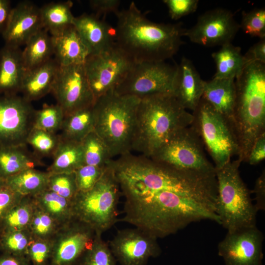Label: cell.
I'll use <instances>...</instances> for the list:
<instances>
[{"label": "cell", "mask_w": 265, "mask_h": 265, "mask_svg": "<svg viewBox=\"0 0 265 265\" xmlns=\"http://www.w3.org/2000/svg\"><path fill=\"white\" fill-rule=\"evenodd\" d=\"M60 136L59 143L53 156V161L47 171L50 173L74 172L83 164L81 142Z\"/></svg>", "instance_id": "26"}, {"label": "cell", "mask_w": 265, "mask_h": 265, "mask_svg": "<svg viewBox=\"0 0 265 265\" xmlns=\"http://www.w3.org/2000/svg\"><path fill=\"white\" fill-rule=\"evenodd\" d=\"M265 158V133L261 134L254 143L250 151L247 162L256 165Z\"/></svg>", "instance_id": "48"}, {"label": "cell", "mask_w": 265, "mask_h": 265, "mask_svg": "<svg viewBox=\"0 0 265 265\" xmlns=\"http://www.w3.org/2000/svg\"><path fill=\"white\" fill-rule=\"evenodd\" d=\"M106 167L83 164L77 169L75 173L78 191L90 189L99 180Z\"/></svg>", "instance_id": "43"}, {"label": "cell", "mask_w": 265, "mask_h": 265, "mask_svg": "<svg viewBox=\"0 0 265 265\" xmlns=\"http://www.w3.org/2000/svg\"><path fill=\"white\" fill-rule=\"evenodd\" d=\"M52 250V239L33 238L28 246L26 256L32 265H48L50 263Z\"/></svg>", "instance_id": "42"}, {"label": "cell", "mask_w": 265, "mask_h": 265, "mask_svg": "<svg viewBox=\"0 0 265 265\" xmlns=\"http://www.w3.org/2000/svg\"><path fill=\"white\" fill-rule=\"evenodd\" d=\"M42 29L40 8L31 2L24 1L12 8L1 34L5 45L20 48Z\"/></svg>", "instance_id": "18"}, {"label": "cell", "mask_w": 265, "mask_h": 265, "mask_svg": "<svg viewBox=\"0 0 265 265\" xmlns=\"http://www.w3.org/2000/svg\"><path fill=\"white\" fill-rule=\"evenodd\" d=\"M191 126L206 147L214 163L219 168L238 155L239 147L232 122L217 112L202 97L192 113Z\"/></svg>", "instance_id": "8"}, {"label": "cell", "mask_w": 265, "mask_h": 265, "mask_svg": "<svg viewBox=\"0 0 265 265\" xmlns=\"http://www.w3.org/2000/svg\"><path fill=\"white\" fill-rule=\"evenodd\" d=\"M212 56L216 65V72L213 78L235 79L241 73L245 63L239 47L231 43L221 47L213 53Z\"/></svg>", "instance_id": "29"}, {"label": "cell", "mask_w": 265, "mask_h": 265, "mask_svg": "<svg viewBox=\"0 0 265 265\" xmlns=\"http://www.w3.org/2000/svg\"><path fill=\"white\" fill-rule=\"evenodd\" d=\"M65 113L57 104H44L41 109L35 111L33 127L56 133L60 130Z\"/></svg>", "instance_id": "35"}, {"label": "cell", "mask_w": 265, "mask_h": 265, "mask_svg": "<svg viewBox=\"0 0 265 265\" xmlns=\"http://www.w3.org/2000/svg\"><path fill=\"white\" fill-rule=\"evenodd\" d=\"M202 98L233 124L236 100L235 79L213 78L205 81Z\"/></svg>", "instance_id": "24"}, {"label": "cell", "mask_w": 265, "mask_h": 265, "mask_svg": "<svg viewBox=\"0 0 265 265\" xmlns=\"http://www.w3.org/2000/svg\"><path fill=\"white\" fill-rule=\"evenodd\" d=\"M51 93L65 116L95 103L83 64L59 66Z\"/></svg>", "instance_id": "13"}, {"label": "cell", "mask_w": 265, "mask_h": 265, "mask_svg": "<svg viewBox=\"0 0 265 265\" xmlns=\"http://www.w3.org/2000/svg\"><path fill=\"white\" fill-rule=\"evenodd\" d=\"M94 104L77 110L65 116L60 135L77 142L94 131Z\"/></svg>", "instance_id": "27"}, {"label": "cell", "mask_w": 265, "mask_h": 265, "mask_svg": "<svg viewBox=\"0 0 265 265\" xmlns=\"http://www.w3.org/2000/svg\"><path fill=\"white\" fill-rule=\"evenodd\" d=\"M59 65L54 59L26 70L21 86L22 96L28 101L39 100L52 91Z\"/></svg>", "instance_id": "22"}, {"label": "cell", "mask_w": 265, "mask_h": 265, "mask_svg": "<svg viewBox=\"0 0 265 265\" xmlns=\"http://www.w3.org/2000/svg\"><path fill=\"white\" fill-rule=\"evenodd\" d=\"M62 226L36 206L29 230L34 238L52 239Z\"/></svg>", "instance_id": "39"}, {"label": "cell", "mask_w": 265, "mask_h": 265, "mask_svg": "<svg viewBox=\"0 0 265 265\" xmlns=\"http://www.w3.org/2000/svg\"><path fill=\"white\" fill-rule=\"evenodd\" d=\"M245 66L253 62L265 64V38L261 39L243 55Z\"/></svg>", "instance_id": "47"}, {"label": "cell", "mask_w": 265, "mask_h": 265, "mask_svg": "<svg viewBox=\"0 0 265 265\" xmlns=\"http://www.w3.org/2000/svg\"><path fill=\"white\" fill-rule=\"evenodd\" d=\"M51 265L50 264H49V265Z\"/></svg>", "instance_id": "54"}, {"label": "cell", "mask_w": 265, "mask_h": 265, "mask_svg": "<svg viewBox=\"0 0 265 265\" xmlns=\"http://www.w3.org/2000/svg\"><path fill=\"white\" fill-rule=\"evenodd\" d=\"M79 265V264H78V262L75 264H73V265Z\"/></svg>", "instance_id": "52"}, {"label": "cell", "mask_w": 265, "mask_h": 265, "mask_svg": "<svg viewBox=\"0 0 265 265\" xmlns=\"http://www.w3.org/2000/svg\"><path fill=\"white\" fill-rule=\"evenodd\" d=\"M102 234L96 232L92 245L79 260V265H116V261L108 244L103 239Z\"/></svg>", "instance_id": "36"}, {"label": "cell", "mask_w": 265, "mask_h": 265, "mask_svg": "<svg viewBox=\"0 0 265 265\" xmlns=\"http://www.w3.org/2000/svg\"><path fill=\"white\" fill-rule=\"evenodd\" d=\"M36 208L31 196H23L0 222L1 233L29 229Z\"/></svg>", "instance_id": "33"}, {"label": "cell", "mask_w": 265, "mask_h": 265, "mask_svg": "<svg viewBox=\"0 0 265 265\" xmlns=\"http://www.w3.org/2000/svg\"><path fill=\"white\" fill-rule=\"evenodd\" d=\"M204 84L192 62L183 57L177 65L173 94L184 108L195 110L202 97Z\"/></svg>", "instance_id": "20"}, {"label": "cell", "mask_w": 265, "mask_h": 265, "mask_svg": "<svg viewBox=\"0 0 265 265\" xmlns=\"http://www.w3.org/2000/svg\"><path fill=\"white\" fill-rule=\"evenodd\" d=\"M193 116L173 94H160L140 99L132 150L153 156L176 133L192 124Z\"/></svg>", "instance_id": "3"}, {"label": "cell", "mask_w": 265, "mask_h": 265, "mask_svg": "<svg viewBox=\"0 0 265 265\" xmlns=\"http://www.w3.org/2000/svg\"><path fill=\"white\" fill-rule=\"evenodd\" d=\"M96 232L87 224L73 219L62 225L52 239L51 265L78 263L92 244Z\"/></svg>", "instance_id": "17"}, {"label": "cell", "mask_w": 265, "mask_h": 265, "mask_svg": "<svg viewBox=\"0 0 265 265\" xmlns=\"http://www.w3.org/2000/svg\"><path fill=\"white\" fill-rule=\"evenodd\" d=\"M0 235H1V232H0Z\"/></svg>", "instance_id": "53"}, {"label": "cell", "mask_w": 265, "mask_h": 265, "mask_svg": "<svg viewBox=\"0 0 265 265\" xmlns=\"http://www.w3.org/2000/svg\"><path fill=\"white\" fill-rule=\"evenodd\" d=\"M35 110L17 94L0 96V145H26Z\"/></svg>", "instance_id": "12"}, {"label": "cell", "mask_w": 265, "mask_h": 265, "mask_svg": "<svg viewBox=\"0 0 265 265\" xmlns=\"http://www.w3.org/2000/svg\"><path fill=\"white\" fill-rule=\"evenodd\" d=\"M36 206L63 225L73 219L72 200L60 196L48 188L31 196Z\"/></svg>", "instance_id": "31"}, {"label": "cell", "mask_w": 265, "mask_h": 265, "mask_svg": "<svg viewBox=\"0 0 265 265\" xmlns=\"http://www.w3.org/2000/svg\"><path fill=\"white\" fill-rule=\"evenodd\" d=\"M33 238L29 229L1 233L0 248L4 253L26 256L28 246Z\"/></svg>", "instance_id": "38"}, {"label": "cell", "mask_w": 265, "mask_h": 265, "mask_svg": "<svg viewBox=\"0 0 265 265\" xmlns=\"http://www.w3.org/2000/svg\"><path fill=\"white\" fill-rule=\"evenodd\" d=\"M83 152V164L105 167L113 159L102 140L94 131L81 141Z\"/></svg>", "instance_id": "34"}, {"label": "cell", "mask_w": 265, "mask_h": 265, "mask_svg": "<svg viewBox=\"0 0 265 265\" xmlns=\"http://www.w3.org/2000/svg\"><path fill=\"white\" fill-rule=\"evenodd\" d=\"M243 31L251 36L265 38V10L255 9L248 12H243L239 25Z\"/></svg>", "instance_id": "41"}, {"label": "cell", "mask_w": 265, "mask_h": 265, "mask_svg": "<svg viewBox=\"0 0 265 265\" xmlns=\"http://www.w3.org/2000/svg\"><path fill=\"white\" fill-rule=\"evenodd\" d=\"M23 197L10 186L5 180L0 179V223Z\"/></svg>", "instance_id": "44"}, {"label": "cell", "mask_w": 265, "mask_h": 265, "mask_svg": "<svg viewBox=\"0 0 265 265\" xmlns=\"http://www.w3.org/2000/svg\"><path fill=\"white\" fill-rule=\"evenodd\" d=\"M241 161L232 160L215 168L217 184L216 212L220 224L231 232L256 226L257 211L239 171Z\"/></svg>", "instance_id": "6"}, {"label": "cell", "mask_w": 265, "mask_h": 265, "mask_svg": "<svg viewBox=\"0 0 265 265\" xmlns=\"http://www.w3.org/2000/svg\"><path fill=\"white\" fill-rule=\"evenodd\" d=\"M203 145L190 126L176 133L150 158L177 169L215 174V167L206 157Z\"/></svg>", "instance_id": "9"}, {"label": "cell", "mask_w": 265, "mask_h": 265, "mask_svg": "<svg viewBox=\"0 0 265 265\" xmlns=\"http://www.w3.org/2000/svg\"><path fill=\"white\" fill-rule=\"evenodd\" d=\"M140 99L111 91L94 104V132L102 140L112 159L131 153L137 107Z\"/></svg>", "instance_id": "5"}, {"label": "cell", "mask_w": 265, "mask_h": 265, "mask_svg": "<svg viewBox=\"0 0 265 265\" xmlns=\"http://www.w3.org/2000/svg\"><path fill=\"white\" fill-rule=\"evenodd\" d=\"M253 192L255 194L256 203L255 207L257 212L265 209V171H263L261 175L255 181Z\"/></svg>", "instance_id": "49"}, {"label": "cell", "mask_w": 265, "mask_h": 265, "mask_svg": "<svg viewBox=\"0 0 265 265\" xmlns=\"http://www.w3.org/2000/svg\"><path fill=\"white\" fill-rule=\"evenodd\" d=\"M76 28L90 54H96L111 48L116 43L115 30L95 14L86 13L75 17Z\"/></svg>", "instance_id": "19"}, {"label": "cell", "mask_w": 265, "mask_h": 265, "mask_svg": "<svg viewBox=\"0 0 265 265\" xmlns=\"http://www.w3.org/2000/svg\"><path fill=\"white\" fill-rule=\"evenodd\" d=\"M20 48L7 45L0 50V95L20 92L25 72Z\"/></svg>", "instance_id": "23"}, {"label": "cell", "mask_w": 265, "mask_h": 265, "mask_svg": "<svg viewBox=\"0 0 265 265\" xmlns=\"http://www.w3.org/2000/svg\"><path fill=\"white\" fill-rule=\"evenodd\" d=\"M116 15V43L135 63L165 61L173 57L183 43L182 37L186 29L181 23L153 22L133 1Z\"/></svg>", "instance_id": "2"}, {"label": "cell", "mask_w": 265, "mask_h": 265, "mask_svg": "<svg viewBox=\"0 0 265 265\" xmlns=\"http://www.w3.org/2000/svg\"><path fill=\"white\" fill-rule=\"evenodd\" d=\"M134 63L116 43L105 52L90 54L83 67L95 102L113 91Z\"/></svg>", "instance_id": "11"}, {"label": "cell", "mask_w": 265, "mask_h": 265, "mask_svg": "<svg viewBox=\"0 0 265 265\" xmlns=\"http://www.w3.org/2000/svg\"><path fill=\"white\" fill-rule=\"evenodd\" d=\"M51 37L54 59L59 66L82 64L90 54L88 48L73 25Z\"/></svg>", "instance_id": "21"}, {"label": "cell", "mask_w": 265, "mask_h": 265, "mask_svg": "<svg viewBox=\"0 0 265 265\" xmlns=\"http://www.w3.org/2000/svg\"><path fill=\"white\" fill-rule=\"evenodd\" d=\"M53 55L52 37L44 29L33 35L25 44L22 55L25 70L37 67Z\"/></svg>", "instance_id": "30"}, {"label": "cell", "mask_w": 265, "mask_h": 265, "mask_svg": "<svg viewBox=\"0 0 265 265\" xmlns=\"http://www.w3.org/2000/svg\"><path fill=\"white\" fill-rule=\"evenodd\" d=\"M171 18L177 20L182 17L193 13L197 9L198 0H164Z\"/></svg>", "instance_id": "45"}, {"label": "cell", "mask_w": 265, "mask_h": 265, "mask_svg": "<svg viewBox=\"0 0 265 265\" xmlns=\"http://www.w3.org/2000/svg\"><path fill=\"white\" fill-rule=\"evenodd\" d=\"M41 158L26 145H0V179L7 178L28 168L42 166Z\"/></svg>", "instance_id": "25"}, {"label": "cell", "mask_w": 265, "mask_h": 265, "mask_svg": "<svg viewBox=\"0 0 265 265\" xmlns=\"http://www.w3.org/2000/svg\"><path fill=\"white\" fill-rule=\"evenodd\" d=\"M177 65L165 61L135 63L113 90L140 99L160 94H173Z\"/></svg>", "instance_id": "10"}, {"label": "cell", "mask_w": 265, "mask_h": 265, "mask_svg": "<svg viewBox=\"0 0 265 265\" xmlns=\"http://www.w3.org/2000/svg\"><path fill=\"white\" fill-rule=\"evenodd\" d=\"M50 173L35 168L24 170L8 178L9 186L22 196H33L48 188Z\"/></svg>", "instance_id": "32"}, {"label": "cell", "mask_w": 265, "mask_h": 265, "mask_svg": "<svg viewBox=\"0 0 265 265\" xmlns=\"http://www.w3.org/2000/svg\"><path fill=\"white\" fill-rule=\"evenodd\" d=\"M125 198L120 220L157 238L176 233L202 220L220 223L215 205L173 189L125 179H116Z\"/></svg>", "instance_id": "1"}, {"label": "cell", "mask_w": 265, "mask_h": 265, "mask_svg": "<svg viewBox=\"0 0 265 265\" xmlns=\"http://www.w3.org/2000/svg\"><path fill=\"white\" fill-rule=\"evenodd\" d=\"M60 140L59 134L33 128L26 139V144L33 148L34 153L42 157H53Z\"/></svg>", "instance_id": "37"}, {"label": "cell", "mask_w": 265, "mask_h": 265, "mask_svg": "<svg viewBox=\"0 0 265 265\" xmlns=\"http://www.w3.org/2000/svg\"><path fill=\"white\" fill-rule=\"evenodd\" d=\"M0 265H31L25 256H17L3 253L0 256Z\"/></svg>", "instance_id": "50"}, {"label": "cell", "mask_w": 265, "mask_h": 265, "mask_svg": "<svg viewBox=\"0 0 265 265\" xmlns=\"http://www.w3.org/2000/svg\"><path fill=\"white\" fill-rule=\"evenodd\" d=\"M239 28L230 11L218 8L201 15L195 25L185 29L184 36L201 46L221 47L231 43Z\"/></svg>", "instance_id": "14"}, {"label": "cell", "mask_w": 265, "mask_h": 265, "mask_svg": "<svg viewBox=\"0 0 265 265\" xmlns=\"http://www.w3.org/2000/svg\"><path fill=\"white\" fill-rule=\"evenodd\" d=\"M120 193L118 183L107 163L95 185L87 191H78L72 200L73 218L102 234L118 220Z\"/></svg>", "instance_id": "7"}, {"label": "cell", "mask_w": 265, "mask_h": 265, "mask_svg": "<svg viewBox=\"0 0 265 265\" xmlns=\"http://www.w3.org/2000/svg\"><path fill=\"white\" fill-rule=\"evenodd\" d=\"M120 1L118 0H89L90 6L96 13V15H101L114 13L115 15L119 11Z\"/></svg>", "instance_id": "46"}, {"label": "cell", "mask_w": 265, "mask_h": 265, "mask_svg": "<svg viewBox=\"0 0 265 265\" xmlns=\"http://www.w3.org/2000/svg\"><path fill=\"white\" fill-rule=\"evenodd\" d=\"M157 239L135 227L118 231L108 245L121 265H145L150 258L158 257L161 253Z\"/></svg>", "instance_id": "15"}, {"label": "cell", "mask_w": 265, "mask_h": 265, "mask_svg": "<svg viewBox=\"0 0 265 265\" xmlns=\"http://www.w3.org/2000/svg\"><path fill=\"white\" fill-rule=\"evenodd\" d=\"M264 235L256 226L228 232L218 245L225 265H262Z\"/></svg>", "instance_id": "16"}, {"label": "cell", "mask_w": 265, "mask_h": 265, "mask_svg": "<svg viewBox=\"0 0 265 265\" xmlns=\"http://www.w3.org/2000/svg\"><path fill=\"white\" fill-rule=\"evenodd\" d=\"M235 82L233 125L239 147L238 159L247 162L254 143L265 133V64L246 65Z\"/></svg>", "instance_id": "4"}, {"label": "cell", "mask_w": 265, "mask_h": 265, "mask_svg": "<svg viewBox=\"0 0 265 265\" xmlns=\"http://www.w3.org/2000/svg\"><path fill=\"white\" fill-rule=\"evenodd\" d=\"M72 6L73 2L67 0L51 2L40 8L43 29L53 36L73 25Z\"/></svg>", "instance_id": "28"}, {"label": "cell", "mask_w": 265, "mask_h": 265, "mask_svg": "<svg viewBox=\"0 0 265 265\" xmlns=\"http://www.w3.org/2000/svg\"><path fill=\"white\" fill-rule=\"evenodd\" d=\"M48 188L60 196L72 200L78 192L75 172L50 173Z\"/></svg>", "instance_id": "40"}, {"label": "cell", "mask_w": 265, "mask_h": 265, "mask_svg": "<svg viewBox=\"0 0 265 265\" xmlns=\"http://www.w3.org/2000/svg\"><path fill=\"white\" fill-rule=\"evenodd\" d=\"M11 2L9 0H0V32L2 33L8 22L11 11Z\"/></svg>", "instance_id": "51"}]
</instances>
